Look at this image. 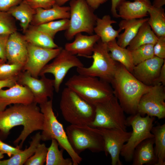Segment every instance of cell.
I'll use <instances>...</instances> for the list:
<instances>
[{
	"instance_id": "obj_21",
	"label": "cell",
	"mask_w": 165,
	"mask_h": 165,
	"mask_svg": "<svg viewBox=\"0 0 165 165\" xmlns=\"http://www.w3.org/2000/svg\"><path fill=\"white\" fill-rule=\"evenodd\" d=\"M35 13L31 22L33 26L58 19H69V6H62L55 4L49 9L39 8L35 9Z\"/></svg>"
},
{
	"instance_id": "obj_3",
	"label": "cell",
	"mask_w": 165,
	"mask_h": 165,
	"mask_svg": "<svg viewBox=\"0 0 165 165\" xmlns=\"http://www.w3.org/2000/svg\"><path fill=\"white\" fill-rule=\"evenodd\" d=\"M66 87L75 92L84 100L95 105L114 96L110 83L98 78L78 74L70 77Z\"/></svg>"
},
{
	"instance_id": "obj_1",
	"label": "cell",
	"mask_w": 165,
	"mask_h": 165,
	"mask_svg": "<svg viewBox=\"0 0 165 165\" xmlns=\"http://www.w3.org/2000/svg\"><path fill=\"white\" fill-rule=\"evenodd\" d=\"M34 102L24 105L16 104L0 111V131L7 135L13 127L21 125L23 130L13 141L21 148L27 138L33 132L42 130L43 116L39 107Z\"/></svg>"
},
{
	"instance_id": "obj_17",
	"label": "cell",
	"mask_w": 165,
	"mask_h": 165,
	"mask_svg": "<svg viewBox=\"0 0 165 165\" xmlns=\"http://www.w3.org/2000/svg\"><path fill=\"white\" fill-rule=\"evenodd\" d=\"M165 61V59L154 56L134 66L131 73L143 84L153 86Z\"/></svg>"
},
{
	"instance_id": "obj_42",
	"label": "cell",
	"mask_w": 165,
	"mask_h": 165,
	"mask_svg": "<svg viewBox=\"0 0 165 165\" xmlns=\"http://www.w3.org/2000/svg\"><path fill=\"white\" fill-rule=\"evenodd\" d=\"M9 35H0V59L7 61L5 55L6 45Z\"/></svg>"
},
{
	"instance_id": "obj_11",
	"label": "cell",
	"mask_w": 165,
	"mask_h": 165,
	"mask_svg": "<svg viewBox=\"0 0 165 165\" xmlns=\"http://www.w3.org/2000/svg\"><path fill=\"white\" fill-rule=\"evenodd\" d=\"M84 65L75 55L62 49L53 61L46 64L41 71L39 76L51 73L54 77V89L59 92L61 85L69 70L72 68L81 67Z\"/></svg>"
},
{
	"instance_id": "obj_49",
	"label": "cell",
	"mask_w": 165,
	"mask_h": 165,
	"mask_svg": "<svg viewBox=\"0 0 165 165\" xmlns=\"http://www.w3.org/2000/svg\"><path fill=\"white\" fill-rule=\"evenodd\" d=\"M4 157V154L0 151V160Z\"/></svg>"
},
{
	"instance_id": "obj_38",
	"label": "cell",
	"mask_w": 165,
	"mask_h": 165,
	"mask_svg": "<svg viewBox=\"0 0 165 165\" xmlns=\"http://www.w3.org/2000/svg\"><path fill=\"white\" fill-rule=\"evenodd\" d=\"M32 8L48 9L56 4L55 0H23Z\"/></svg>"
},
{
	"instance_id": "obj_7",
	"label": "cell",
	"mask_w": 165,
	"mask_h": 165,
	"mask_svg": "<svg viewBox=\"0 0 165 165\" xmlns=\"http://www.w3.org/2000/svg\"><path fill=\"white\" fill-rule=\"evenodd\" d=\"M70 17L68 28L64 36L71 40L78 33L85 32L93 35L97 18L86 0H71L69 2Z\"/></svg>"
},
{
	"instance_id": "obj_24",
	"label": "cell",
	"mask_w": 165,
	"mask_h": 165,
	"mask_svg": "<svg viewBox=\"0 0 165 165\" xmlns=\"http://www.w3.org/2000/svg\"><path fill=\"white\" fill-rule=\"evenodd\" d=\"M116 23L115 20L111 19L109 15H105L101 18L97 17L94 32L103 42L107 43L116 39L122 30L119 28L115 30L113 28L112 24Z\"/></svg>"
},
{
	"instance_id": "obj_5",
	"label": "cell",
	"mask_w": 165,
	"mask_h": 165,
	"mask_svg": "<svg viewBox=\"0 0 165 165\" xmlns=\"http://www.w3.org/2000/svg\"><path fill=\"white\" fill-rule=\"evenodd\" d=\"M39 108L44 117L41 134V140L45 141L52 139L56 140L59 146L65 150L70 156L73 165L80 164L82 158L72 147L62 124L57 119L53 108V99L39 104Z\"/></svg>"
},
{
	"instance_id": "obj_34",
	"label": "cell",
	"mask_w": 165,
	"mask_h": 165,
	"mask_svg": "<svg viewBox=\"0 0 165 165\" xmlns=\"http://www.w3.org/2000/svg\"><path fill=\"white\" fill-rule=\"evenodd\" d=\"M153 46L151 44L144 45L130 50L134 66L154 56Z\"/></svg>"
},
{
	"instance_id": "obj_13",
	"label": "cell",
	"mask_w": 165,
	"mask_h": 165,
	"mask_svg": "<svg viewBox=\"0 0 165 165\" xmlns=\"http://www.w3.org/2000/svg\"><path fill=\"white\" fill-rule=\"evenodd\" d=\"M39 79L33 77L28 72L22 71L18 76L17 82L28 87L32 94L34 102L40 104L53 99L54 89V79H49L45 75Z\"/></svg>"
},
{
	"instance_id": "obj_43",
	"label": "cell",
	"mask_w": 165,
	"mask_h": 165,
	"mask_svg": "<svg viewBox=\"0 0 165 165\" xmlns=\"http://www.w3.org/2000/svg\"><path fill=\"white\" fill-rule=\"evenodd\" d=\"M18 76L3 80H0V90L3 88H9L14 85L17 82Z\"/></svg>"
},
{
	"instance_id": "obj_2",
	"label": "cell",
	"mask_w": 165,
	"mask_h": 165,
	"mask_svg": "<svg viewBox=\"0 0 165 165\" xmlns=\"http://www.w3.org/2000/svg\"><path fill=\"white\" fill-rule=\"evenodd\" d=\"M110 84L113 90L114 95L117 99L125 112L130 115L137 113L138 105L141 97L151 86L140 82L118 62Z\"/></svg>"
},
{
	"instance_id": "obj_16",
	"label": "cell",
	"mask_w": 165,
	"mask_h": 165,
	"mask_svg": "<svg viewBox=\"0 0 165 165\" xmlns=\"http://www.w3.org/2000/svg\"><path fill=\"white\" fill-rule=\"evenodd\" d=\"M28 43L24 35L16 31L9 35L5 50L8 63L21 65L25 64L28 55Z\"/></svg>"
},
{
	"instance_id": "obj_29",
	"label": "cell",
	"mask_w": 165,
	"mask_h": 165,
	"mask_svg": "<svg viewBox=\"0 0 165 165\" xmlns=\"http://www.w3.org/2000/svg\"><path fill=\"white\" fill-rule=\"evenodd\" d=\"M158 38L147 21L140 27L136 35L130 42L127 49L131 50L144 45H154Z\"/></svg>"
},
{
	"instance_id": "obj_15",
	"label": "cell",
	"mask_w": 165,
	"mask_h": 165,
	"mask_svg": "<svg viewBox=\"0 0 165 165\" xmlns=\"http://www.w3.org/2000/svg\"><path fill=\"white\" fill-rule=\"evenodd\" d=\"M62 48H42L28 43V55L23 71L29 73L33 77L38 78L45 66L59 53Z\"/></svg>"
},
{
	"instance_id": "obj_41",
	"label": "cell",
	"mask_w": 165,
	"mask_h": 165,
	"mask_svg": "<svg viewBox=\"0 0 165 165\" xmlns=\"http://www.w3.org/2000/svg\"><path fill=\"white\" fill-rule=\"evenodd\" d=\"M23 0H0V11L7 12L12 7L16 6Z\"/></svg>"
},
{
	"instance_id": "obj_8",
	"label": "cell",
	"mask_w": 165,
	"mask_h": 165,
	"mask_svg": "<svg viewBox=\"0 0 165 165\" xmlns=\"http://www.w3.org/2000/svg\"><path fill=\"white\" fill-rule=\"evenodd\" d=\"M66 132L71 145L78 154L87 149L93 152L104 151L103 139L95 128L70 124L66 127Z\"/></svg>"
},
{
	"instance_id": "obj_22",
	"label": "cell",
	"mask_w": 165,
	"mask_h": 165,
	"mask_svg": "<svg viewBox=\"0 0 165 165\" xmlns=\"http://www.w3.org/2000/svg\"><path fill=\"white\" fill-rule=\"evenodd\" d=\"M154 138H149L143 141L135 148L133 156V165H156L154 145Z\"/></svg>"
},
{
	"instance_id": "obj_48",
	"label": "cell",
	"mask_w": 165,
	"mask_h": 165,
	"mask_svg": "<svg viewBox=\"0 0 165 165\" xmlns=\"http://www.w3.org/2000/svg\"><path fill=\"white\" fill-rule=\"evenodd\" d=\"M71 0H55L56 4L60 6H62L66 2Z\"/></svg>"
},
{
	"instance_id": "obj_12",
	"label": "cell",
	"mask_w": 165,
	"mask_h": 165,
	"mask_svg": "<svg viewBox=\"0 0 165 165\" xmlns=\"http://www.w3.org/2000/svg\"><path fill=\"white\" fill-rule=\"evenodd\" d=\"M164 85L159 83L151 86L141 97L137 113L142 116L147 115L159 119L165 117V89Z\"/></svg>"
},
{
	"instance_id": "obj_23",
	"label": "cell",
	"mask_w": 165,
	"mask_h": 165,
	"mask_svg": "<svg viewBox=\"0 0 165 165\" xmlns=\"http://www.w3.org/2000/svg\"><path fill=\"white\" fill-rule=\"evenodd\" d=\"M148 18L121 20L119 23V28L124 30L117 37V43L120 46L126 48L136 35L139 28Z\"/></svg>"
},
{
	"instance_id": "obj_4",
	"label": "cell",
	"mask_w": 165,
	"mask_h": 165,
	"mask_svg": "<svg viewBox=\"0 0 165 165\" xmlns=\"http://www.w3.org/2000/svg\"><path fill=\"white\" fill-rule=\"evenodd\" d=\"M60 108L63 118L70 124L90 126L95 117V106L66 87L61 93Z\"/></svg>"
},
{
	"instance_id": "obj_30",
	"label": "cell",
	"mask_w": 165,
	"mask_h": 165,
	"mask_svg": "<svg viewBox=\"0 0 165 165\" xmlns=\"http://www.w3.org/2000/svg\"><path fill=\"white\" fill-rule=\"evenodd\" d=\"M149 17L147 22L152 30L158 37L165 36V13L163 8L151 5L148 11Z\"/></svg>"
},
{
	"instance_id": "obj_40",
	"label": "cell",
	"mask_w": 165,
	"mask_h": 165,
	"mask_svg": "<svg viewBox=\"0 0 165 165\" xmlns=\"http://www.w3.org/2000/svg\"><path fill=\"white\" fill-rule=\"evenodd\" d=\"M21 150L18 146L16 147H13L0 140V151L3 154H6L9 157L18 153Z\"/></svg>"
},
{
	"instance_id": "obj_19",
	"label": "cell",
	"mask_w": 165,
	"mask_h": 165,
	"mask_svg": "<svg viewBox=\"0 0 165 165\" xmlns=\"http://www.w3.org/2000/svg\"><path fill=\"white\" fill-rule=\"evenodd\" d=\"M74 37L73 42L65 44L64 49L73 55L91 58L94 46L100 37L96 34L87 35L81 33Z\"/></svg>"
},
{
	"instance_id": "obj_25",
	"label": "cell",
	"mask_w": 165,
	"mask_h": 165,
	"mask_svg": "<svg viewBox=\"0 0 165 165\" xmlns=\"http://www.w3.org/2000/svg\"><path fill=\"white\" fill-rule=\"evenodd\" d=\"M24 32V36L28 43L47 49L59 47L54 42L53 38L47 33L38 30L35 26L28 28Z\"/></svg>"
},
{
	"instance_id": "obj_28",
	"label": "cell",
	"mask_w": 165,
	"mask_h": 165,
	"mask_svg": "<svg viewBox=\"0 0 165 165\" xmlns=\"http://www.w3.org/2000/svg\"><path fill=\"white\" fill-rule=\"evenodd\" d=\"M35 12V9L32 8L23 0L7 11L13 18L19 21L20 26L24 32L28 28Z\"/></svg>"
},
{
	"instance_id": "obj_44",
	"label": "cell",
	"mask_w": 165,
	"mask_h": 165,
	"mask_svg": "<svg viewBox=\"0 0 165 165\" xmlns=\"http://www.w3.org/2000/svg\"><path fill=\"white\" fill-rule=\"evenodd\" d=\"M126 0H112L111 12L113 16L116 18L120 17L117 12V9L120 4Z\"/></svg>"
},
{
	"instance_id": "obj_20",
	"label": "cell",
	"mask_w": 165,
	"mask_h": 165,
	"mask_svg": "<svg viewBox=\"0 0 165 165\" xmlns=\"http://www.w3.org/2000/svg\"><path fill=\"white\" fill-rule=\"evenodd\" d=\"M150 0L125 1L118 8L120 17L123 19H138L147 16L148 10L152 5Z\"/></svg>"
},
{
	"instance_id": "obj_26",
	"label": "cell",
	"mask_w": 165,
	"mask_h": 165,
	"mask_svg": "<svg viewBox=\"0 0 165 165\" xmlns=\"http://www.w3.org/2000/svg\"><path fill=\"white\" fill-rule=\"evenodd\" d=\"M111 57L123 66L131 73L134 67L130 51L127 48L119 46L116 39L106 43Z\"/></svg>"
},
{
	"instance_id": "obj_9",
	"label": "cell",
	"mask_w": 165,
	"mask_h": 165,
	"mask_svg": "<svg viewBox=\"0 0 165 165\" xmlns=\"http://www.w3.org/2000/svg\"><path fill=\"white\" fill-rule=\"evenodd\" d=\"M95 106V117L90 126L127 130V126L125 112L114 95L109 99Z\"/></svg>"
},
{
	"instance_id": "obj_37",
	"label": "cell",
	"mask_w": 165,
	"mask_h": 165,
	"mask_svg": "<svg viewBox=\"0 0 165 165\" xmlns=\"http://www.w3.org/2000/svg\"><path fill=\"white\" fill-rule=\"evenodd\" d=\"M48 148L44 143H40L34 154L24 164L25 165H43L46 162Z\"/></svg>"
},
{
	"instance_id": "obj_47",
	"label": "cell",
	"mask_w": 165,
	"mask_h": 165,
	"mask_svg": "<svg viewBox=\"0 0 165 165\" xmlns=\"http://www.w3.org/2000/svg\"><path fill=\"white\" fill-rule=\"evenodd\" d=\"M165 4V0H154L152 6L157 8L162 7Z\"/></svg>"
},
{
	"instance_id": "obj_27",
	"label": "cell",
	"mask_w": 165,
	"mask_h": 165,
	"mask_svg": "<svg viewBox=\"0 0 165 165\" xmlns=\"http://www.w3.org/2000/svg\"><path fill=\"white\" fill-rule=\"evenodd\" d=\"M41 140L40 132L37 133L32 138L29 147L12 156L8 159L0 160V165H22L34 153Z\"/></svg>"
},
{
	"instance_id": "obj_6",
	"label": "cell",
	"mask_w": 165,
	"mask_h": 165,
	"mask_svg": "<svg viewBox=\"0 0 165 165\" xmlns=\"http://www.w3.org/2000/svg\"><path fill=\"white\" fill-rule=\"evenodd\" d=\"M91 58L93 62L90 67L77 68L78 74L98 78L110 83L118 62L110 56L106 43L99 40L94 46Z\"/></svg>"
},
{
	"instance_id": "obj_35",
	"label": "cell",
	"mask_w": 165,
	"mask_h": 165,
	"mask_svg": "<svg viewBox=\"0 0 165 165\" xmlns=\"http://www.w3.org/2000/svg\"><path fill=\"white\" fill-rule=\"evenodd\" d=\"M16 30L13 17L7 12L0 11V35H10Z\"/></svg>"
},
{
	"instance_id": "obj_31",
	"label": "cell",
	"mask_w": 165,
	"mask_h": 165,
	"mask_svg": "<svg viewBox=\"0 0 165 165\" xmlns=\"http://www.w3.org/2000/svg\"><path fill=\"white\" fill-rule=\"evenodd\" d=\"M151 132L154 135V150L157 159L156 165H165V124L153 126Z\"/></svg>"
},
{
	"instance_id": "obj_46",
	"label": "cell",
	"mask_w": 165,
	"mask_h": 165,
	"mask_svg": "<svg viewBox=\"0 0 165 165\" xmlns=\"http://www.w3.org/2000/svg\"><path fill=\"white\" fill-rule=\"evenodd\" d=\"M108 0H86L88 5L94 10L97 9Z\"/></svg>"
},
{
	"instance_id": "obj_18",
	"label": "cell",
	"mask_w": 165,
	"mask_h": 165,
	"mask_svg": "<svg viewBox=\"0 0 165 165\" xmlns=\"http://www.w3.org/2000/svg\"><path fill=\"white\" fill-rule=\"evenodd\" d=\"M34 102L33 95L29 89L17 82L8 89L0 90V111L11 104L28 105Z\"/></svg>"
},
{
	"instance_id": "obj_45",
	"label": "cell",
	"mask_w": 165,
	"mask_h": 165,
	"mask_svg": "<svg viewBox=\"0 0 165 165\" xmlns=\"http://www.w3.org/2000/svg\"><path fill=\"white\" fill-rule=\"evenodd\" d=\"M159 83H161L164 86L165 85V61L162 67L159 75L153 85Z\"/></svg>"
},
{
	"instance_id": "obj_33",
	"label": "cell",
	"mask_w": 165,
	"mask_h": 165,
	"mask_svg": "<svg viewBox=\"0 0 165 165\" xmlns=\"http://www.w3.org/2000/svg\"><path fill=\"white\" fill-rule=\"evenodd\" d=\"M69 24V19H64L55 20L35 26L38 30L42 31L53 38L58 32L66 30Z\"/></svg>"
},
{
	"instance_id": "obj_32",
	"label": "cell",
	"mask_w": 165,
	"mask_h": 165,
	"mask_svg": "<svg viewBox=\"0 0 165 165\" xmlns=\"http://www.w3.org/2000/svg\"><path fill=\"white\" fill-rule=\"evenodd\" d=\"M50 146L48 148L46 165H72L71 158H64L63 156L64 149H59V144L54 139L51 140Z\"/></svg>"
},
{
	"instance_id": "obj_50",
	"label": "cell",
	"mask_w": 165,
	"mask_h": 165,
	"mask_svg": "<svg viewBox=\"0 0 165 165\" xmlns=\"http://www.w3.org/2000/svg\"><path fill=\"white\" fill-rule=\"evenodd\" d=\"M6 62L4 61L3 60L0 59V65L2 64L5 63Z\"/></svg>"
},
{
	"instance_id": "obj_10",
	"label": "cell",
	"mask_w": 165,
	"mask_h": 165,
	"mask_svg": "<svg viewBox=\"0 0 165 165\" xmlns=\"http://www.w3.org/2000/svg\"><path fill=\"white\" fill-rule=\"evenodd\" d=\"M155 120L154 117L147 115L142 116L138 113L130 115L127 118V127L131 126L132 131L120 153L126 162L132 161L134 150L139 144L147 139L154 137L151 129Z\"/></svg>"
},
{
	"instance_id": "obj_39",
	"label": "cell",
	"mask_w": 165,
	"mask_h": 165,
	"mask_svg": "<svg viewBox=\"0 0 165 165\" xmlns=\"http://www.w3.org/2000/svg\"><path fill=\"white\" fill-rule=\"evenodd\" d=\"M157 40L153 46L154 56L165 59V36L158 37Z\"/></svg>"
},
{
	"instance_id": "obj_14",
	"label": "cell",
	"mask_w": 165,
	"mask_h": 165,
	"mask_svg": "<svg viewBox=\"0 0 165 165\" xmlns=\"http://www.w3.org/2000/svg\"><path fill=\"white\" fill-rule=\"evenodd\" d=\"M95 128L103 137L104 152L106 156L108 154L110 155L112 165H123L120 159V153L123 145L130 137L131 132L119 129Z\"/></svg>"
},
{
	"instance_id": "obj_36",
	"label": "cell",
	"mask_w": 165,
	"mask_h": 165,
	"mask_svg": "<svg viewBox=\"0 0 165 165\" xmlns=\"http://www.w3.org/2000/svg\"><path fill=\"white\" fill-rule=\"evenodd\" d=\"M21 65L4 63L0 65V80H3L18 76L23 71Z\"/></svg>"
}]
</instances>
